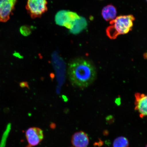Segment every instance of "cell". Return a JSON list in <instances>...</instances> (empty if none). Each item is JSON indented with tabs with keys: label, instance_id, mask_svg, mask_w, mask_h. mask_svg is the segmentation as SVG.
<instances>
[{
	"label": "cell",
	"instance_id": "6da1fadb",
	"mask_svg": "<svg viewBox=\"0 0 147 147\" xmlns=\"http://www.w3.org/2000/svg\"><path fill=\"white\" fill-rule=\"evenodd\" d=\"M68 75L73 86L83 88L88 87L94 82L96 73L94 66L89 61L80 58L70 62Z\"/></svg>",
	"mask_w": 147,
	"mask_h": 147
},
{
	"label": "cell",
	"instance_id": "7a4b0ae2",
	"mask_svg": "<svg viewBox=\"0 0 147 147\" xmlns=\"http://www.w3.org/2000/svg\"><path fill=\"white\" fill-rule=\"evenodd\" d=\"M135 18L132 15L118 16L110 21L106 29V34L110 39H115L121 34H127L132 30Z\"/></svg>",
	"mask_w": 147,
	"mask_h": 147
},
{
	"label": "cell",
	"instance_id": "3957f363",
	"mask_svg": "<svg viewBox=\"0 0 147 147\" xmlns=\"http://www.w3.org/2000/svg\"><path fill=\"white\" fill-rule=\"evenodd\" d=\"M47 0H27L26 9L33 19L41 17L47 11Z\"/></svg>",
	"mask_w": 147,
	"mask_h": 147
},
{
	"label": "cell",
	"instance_id": "277c9868",
	"mask_svg": "<svg viewBox=\"0 0 147 147\" xmlns=\"http://www.w3.org/2000/svg\"><path fill=\"white\" fill-rule=\"evenodd\" d=\"M18 0H0V22H5L10 19Z\"/></svg>",
	"mask_w": 147,
	"mask_h": 147
},
{
	"label": "cell",
	"instance_id": "5b68a950",
	"mask_svg": "<svg viewBox=\"0 0 147 147\" xmlns=\"http://www.w3.org/2000/svg\"><path fill=\"white\" fill-rule=\"evenodd\" d=\"M28 144L26 147H32L36 146L41 142L44 138L43 130L36 127L29 128L25 133Z\"/></svg>",
	"mask_w": 147,
	"mask_h": 147
},
{
	"label": "cell",
	"instance_id": "8992f818",
	"mask_svg": "<svg viewBox=\"0 0 147 147\" xmlns=\"http://www.w3.org/2000/svg\"><path fill=\"white\" fill-rule=\"evenodd\" d=\"M55 21L57 25L65 27L70 30L72 28L74 25L69 11L63 10L58 12L55 16Z\"/></svg>",
	"mask_w": 147,
	"mask_h": 147
},
{
	"label": "cell",
	"instance_id": "52a82bcc",
	"mask_svg": "<svg viewBox=\"0 0 147 147\" xmlns=\"http://www.w3.org/2000/svg\"><path fill=\"white\" fill-rule=\"evenodd\" d=\"M135 96V109L141 117H147V95L137 93Z\"/></svg>",
	"mask_w": 147,
	"mask_h": 147
},
{
	"label": "cell",
	"instance_id": "ba28073f",
	"mask_svg": "<svg viewBox=\"0 0 147 147\" xmlns=\"http://www.w3.org/2000/svg\"><path fill=\"white\" fill-rule=\"evenodd\" d=\"M71 142L75 147H87L89 144V137L84 132H76L71 137Z\"/></svg>",
	"mask_w": 147,
	"mask_h": 147
},
{
	"label": "cell",
	"instance_id": "9c48e42d",
	"mask_svg": "<svg viewBox=\"0 0 147 147\" xmlns=\"http://www.w3.org/2000/svg\"><path fill=\"white\" fill-rule=\"evenodd\" d=\"M117 14L116 9L112 5H108L104 7L102 12L103 18L107 21L115 19Z\"/></svg>",
	"mask_w": 147,
	"mask_h": 147
},
{
	"label": "cell",
	"instance_id": "30bf717a",
	"mask_svg": "<svg viewBox=\"0 0 147 147\" xmlns=\"http://www.w3.org/2000/svg\"><path fill=\"white\" fill-rule=\"evenodd\" d=\"M87 25V22L84 18L81 17L75 22L72 28L71 29V32L73 33L80 32L85 29Z\"/></svg>",
	"mask_w": 147,
	"mask_h": 147
},
{
	"label": "cell",
	"instance_id": "8fae6325",
	"mask_svg": "<svg viewBox=\"0 0 147 147\" xmlns=\"http://www.w3.org/2000/svg\"><path fill=\"white\" fill-rule=\"evenodd\" d=\"M129 142L126 137L120 136L117 137L113 141V147H129Z\"/></svg>",
	"mask_w": 147,
	"mask_h": 147
},
{
	"label": "cell",
	"instance_id": "7c38bea8",
	"mask_svg": "<svg viewBox=\"0 0 147 147\" xmlns=\"http://www.w3.org/2000/svg\"><path fill=\"white\" fill-rule=\"evenodd\" d=\"M11 128V124L9 123L7 125L6 129L5 130V133L3 135L2 139L1 144H0V147H5L7 138L8 137L9 132H10Z\"/></svg>",
	"mask_w": 147,
	"mask_h": 147
},
{
	"label": "cell",
	"instance_id": "4fadbf2b",
	"mask_svg": "<svg viewBox=\"0 0 147 147\" xmlns=\"http://www.w3.org/2000/svg\"><path fill=\"white\" fill-rule=\"evenodd\" d=\"M20 31L21 34L24 36L30 35L32 33V29L28 26L24 25L20 27Z\"/></svg>",
	"mask_w": 147,
	"mask_h": 147
},
{
	"label": "cell",
	"instance_id": "5bb4252c",
	"mask_svg": "<svg viewBox=\"0 0 147 147\" xmlns=\"http://www.w3.org/2000/svg\"><path fill=\"white\" fill-rule=\"evenodd\" d=\"M20 86L22 88L27 87V84L26 82H22L20 83Z\"/></svg>",
	"mask_w": 147,
	"mask_h": 147
},
{
	"label": "cell",
	"instance_id": "9a60e30c",
	"mask_svg": "<svg viewBox=\"0 0 147 147\" xmlns=\"http://www.w3.org/2000/svg\"><path fill=\"white\" fill-rule=\"evenodd\" d=\"M13 55L14 56L16 57L21 58V55H20L18 53H15L14 54H13Z\"/></svg>",
	"mask_w": 147,
	"mask_h": 147
},
{
	"label": "cell",
	"instance_id": "2e32d148",
	"mask_svg": "<svg viewBox=\"0 0 147 147\" xmlns=\"http://www.w3.org/2000/svg\"><path fill=\"white\" fill-rule=\"evenodd\" d=\"M146 147H147V144L146 145Z\"/></svg>",
	"mask_w": 147,
	"mask_h": 147
},
{
	"label": "cell",
	"instance_id": "e0dca14e",
	"mask_svg": "<svg viewBox=\"0 0 147 147\" xmlns=\"http://www.w3.org/2000/svg\"><path fill=\"white\" fill-rule=\"evenodd\" d=\"M146 1H147V0H146Z\"/></svg>",
	"mask_w": 147,
	"mask_h": 147
}]
</instances>
